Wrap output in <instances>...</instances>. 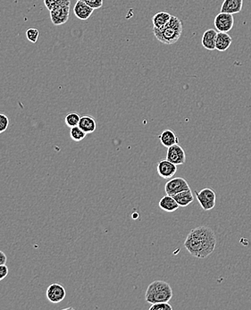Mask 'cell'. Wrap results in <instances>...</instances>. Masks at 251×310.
I'll list each match as a JSON object with an SVG mask.
<instances>
[{
    "label": "cell",
    "mask_w": 251,
    "mask_h": 310,
    "mask_svg": "<svg viewBox=\"0 0 251 310\" xmlns=\"http://www.w3.org/2000/svg\"><path fill=\"white\" fill-rule=\"evenodd\" d=\"M217 242L215 231L210 227L202 225L190 231L184 242V247L192 257L203 259L213 253Z\"/></svg>",
    "instance_id": "6da1fadb"
},
{
    "label": "cell",
    "mask_w": 251,
    "mask_h": 310,
    "mask_svg": "<svg viewBox=\"0 0 251 310\" xmlns=\"http://www.w3.org/2000/svg\"><path fill=\"white\" fill-rule=\"evenodd\" d=\"M153 33L156 40L161 43L165 45H174L179 41L182 36L183 23L178 17L172 15L169 23L163 28H153Z\"/></svg>",
    "instance_id": "7a4b0ae2"
},
{
    "label": "cell",
    "mask_w": 251,
    "mask_h": 310,
    "mask_svg": "<svg viewBox=\"0 0 251 310\" xmlns=\"http://www.w3.org/2000/svg\"><path fill=\"white\" fill-rule=\"evenodd\" d=\"M173 298L170 284L164 281H155L149 284L145 293V300L149 304L169 302Z\"/></svg>",
    "instance_id": "3957f363"
},
{
    "label": "cell",
    "mask_w": 251,
    "mask_h": 310,
    "mask_svg": "<svg viewBox=\"0 0 251 310\" xmlns=\"http://www.w3.org/2000/svg\"><path fill=\"white\" fill-rule=\"evenodd\" d=\"M195 195L204 211H210L216 207L217 195L213 189L210 188H204L200 191L195 190Z\"/></svg>",
    "instance_id": "277c9868"
},
{
    "label": "cell",
    "mask_w": 251,
    "mask_h": 310,
    "mask_svg": "<svg viewBox=\"0 0 251 310\" xmlns=\"http://www.w3.org/2000/svg\"><path fill=\"white\" fill-rule=\"evenodd\" d=\"M187 189H190V185L183 177L171 178L164 185V191L170 196H174L175 194Z\"/></svg>",
    "instance_id": "5b68a950"
},
{
    "label": "cell",
    "mask_w": 251,
    "mask_h": 310,
    "mask_svg": "<svg viewBox=\"0 0 251 310\" xmlns=\"http://www.w3.org/2000/svg\"><path fill=\"white\" fill-rule=\"evenodd\" d=\"M234 24V18L231 14L222 13L216 16L214 21V25L217 31L220 32H228L232 30Z\"/></svg>",
    "instance_id": "8992f818"
},
{
    "label": "cell",
    "mask_w": 251,
    "mask_h": 310,
    "mask_svg": "<svg viewBox=\"0 0 251 310\" xmlns=\"http://www.w3.org/2000/svg\"><path fill=\"white\" fill-rule=\"evenodd\" d=\"M50 19L52 21L54 25L59 26L65 24L69 19L70 15V6H63L59 8H55L50 11Z\"/></svg>",
    "instance_id": "52a82bcc"
},
{
    "label": "cell",
    "mask_w": 251,
    "mask_h": 310,
    "mask_svg": "<svg viewBox=\"0 0 251 310\" xmlns=\"http://www.w3.org/2000/svg\"><path fill=\"white\" fill-rule=\"evenodd\" d=\"M65 289L60 284H51L47 289V299L53 304L61 302L62 300L65 299Z\"/></svg>",
    "instance_id": "ba28073f"
},
{
    "label": "cell",
    "mask_w": 251,
    "mask_h": 310,
    "mask_svg": "<svg viewBox=\"0 0 251 310\" xmlns=\"http://www.w3.org/2000/svg\"><path fill=\"white\" fill-rule=\"evenodd\" d=\"M157 174L164 179H171L177 172V166L166 159H161L157 162Z\"/></svg>",
    "instance_id": "9c48e42d"
},
{
    "label": "cell",
    "mask_w": 251,
    "mask_h": 310,
    "mask_svg": "<svg viewBox=\"0 0 251 310\" xmlns=\"http://www.w3.org/2000/svg\"><path fill=\"white\" fill-rule=\"evenodd\" d=\"M166 159L170 162L174 163L176 166L183 165L186 161V154L179 144H175L168 148Z\"/></svg>",
    "instance_id": "30bf717a"
},
{
    "label": "cell",
    "mask_w": 251,
    "mask_h": 310,
    "mask_svg": "<svg viewBox=\"0 0 251 310\" xmlns=\"http://www.w3.org/2000/svg\"><path fill=\"white\" fill-rule=\"evenodd\" d=\"M94 9L80 0H77L73 8V13L78 19L88 20L93 14Z\"/></svg>",
    "instance_id": "8fae6325"
},
{
    "label": "cell",
    "mask_w": 251,
    "mask_h": 310,
    "mask_svg": "<svg viewBox=\"0 0 251 310\" xmlns=\"http://www.w3.org/2000/svg\"><path fill=\"white\" fill-rule=\"evenodd\" d=\"M160 142L165 148H170L175 144H179V138L175 134V132L170 129L164 130L162 133L158 135Z\"/></svg>",
    "instance_id": "7c38bea8"
},
{
    "label": "cell",
    "mask_w": 251,
    "mask_h": 310,
    "mask_svg": "<svg viewBox=\"0 0 251 310\" xmlns=\"http://www.w3.org/2000/svg\"><path fill=\"white\" fill-rule=\"evenodd\" d=\"M243 7V0H224L221 6L222 13H228L231 15L238 14Z\"/></svg>",
    "instance_id": "4fadbf2b"
},
{
    "label": "cell",
    "mask_w": 251,
    "mask_h": 310,
    "mask_svg": "<svg viewBox=\"0 0 251 310\" xmlns=\"http://www.w3.org/2000/svg\"><path fill=\"white\" fill-rule=\"evenodd\" d=\"M217 30L215 29H208L205 30L202 36L201 44L205 50L213 51L216 50V42H217Z\"/></svg>",
    "instance_id": "5bb4252c"
},
{
    "label": "cell",
    "mask_w": 251,
    "mask_h": 310,
    "mask_svg": "<svg viewBox=\"0 0 251 310\" xmlns=\"http://www.w3.org/2000/svg\"><path fill=\"white\" fill-rule=\"evenodd\" d=\"M232 38L227 32H217L216 50L220 52H225L232 45Z\"/></svg>",
    "instance_id": "9a60e30c"
},
{
    "label": "cell",
    "mask_w": 251,
    "mask_h": 310,
    "mask_svg": "<svg viewBox=\"0 0 251 310\" xmlns=\"http://www.w3.org/2000/svg\"><path fill=\"white\" fill-rule=\"evenodd\" d=\"M173 197L175 198L176 202L182 208L188 207L189 205L191 204L193 201H194V196H193V193L191 191V189L183 190L182 192L175 194Z\"/></svg>",
    "instance_id": "2e32d148"
},
{
    "label": "cell",
    "mask_w": 251,
    "mask_h": 310,
    "mask_svg": "<svg viewBox=\"0 0 251 310\" xmlns=\"http://www.w3.org/2000/svg\"><path fill=\"white\" fill-rule=\"evenodd\" d=\"M158 206L162 210L169 212V213L176 211L180 208V206L175 201V198L170 196V195H168V194L160 200Z\"/></svg>",
    "instance_id": "e0dca14e"
},
{
    "label": "cell",
    "mask_w": 251,
    "mask_h": 310,
    "mask_svg": "<svg viewBox=\"0 0 251 310\" xmlns=\"http://www.w3.org/2000/svg\"><path fill=\"white\" fill-rule=\"evenodd\" d=\"M78 126L83 131L84 133L89 134L95 132L97 124L95 119L91 115H84L80 118Z\"/></svg>",
    "instance_id": "ac0fdd59"
},
{
    "label": "cell",
    "mask_w": 251,
    "mask_h": 310,
    "mask_svg": "<svg viewBox=\"0 0 251 310\" xmlns=\"http://www.w3.org/2000/svg\"><path fill=\"white\" fill-rule=\"evenodd\" d=\"M172 15L168 12H159L153 16V28L160 29L166 25L171 19Z\"/></svg>",
    "instance_id": "d6986e66"
},
{
    "label": "cell",
    "mask_w": 251,
    "mask_h": 310,
    "mask_svg": "<svg viewBox=\"0 0 251 310\" xmlns=\"http://www.w3.org/2000/svg\"><path fill=\"white\" fill-rule=\"evenodd\" d=\"M46 8L51 11L55 8L63 7V6H70L71 0H43Z\"/></svg>",
    "instance_id": "ffe728a7"
},
{
    "label": "cell",
    "mask_w": 251,
    "mask_h": 310,
    "mask_svg": "<svg viewBox=\"0 0 251 310\" xmlns=\"http://www.w3.org/2000/svg\"><path fill=\"white\" fill-rule=\"evenodd\" d=\"M87 135V133H84L83 131L79 127V126H75V127H72L70 130V137L73 141H81V140L85 139V137Z\"/></svg>",
    "instance_id": "44dd1931"
},
{
    "label": "cell",
    "mask_w": 251,
    "mask_h": 310,
    "mask_svg": "<svg viewBox=\"0 0 251 310\" xmlns=\"http://www.w3.org/2000/svg\"><path fill=\"white\" fill-rule=\"evenodd\" d=\"M80 117L76 113H70L65 117V125L68 126L69 128L71 129L72 127H75L79 125Z\"/></svg>",
    "instance_id": "7402d4cb"
},
{
    "label": "cell",
    "mask_w": 251,
    "mask_h": 310,
    "mask_svg": "<svg viewBox=\"0 0 251 310\" xmlns=\"http://www.w3.org/2000/svg\"><path fill=\"white\" fill-rule=\"evenodd\" d=\"M38 35H39V32H38V29L31 28V29L27 30L26 37L29 42L36 43V42H38Z\"/></svg>",
    "instance_id": "603a6c76"
},
{
    "label": "cell",
    "mask_w": 251,
    "mask_h": 310,
    "mask_svg": "<svg viewBox=\"0 0 251 310\" xmlns=\"http://www.w3.org/2000/svg\"><path fill=\"white\" fill-rule=\"evenodd\" d=\"M149 310H173V306L168 302H160L152 304Z\"/></svg>",
    "instance_id": "cb8c5ba5"
},
{
    "label": "cell",
    "mask_w": 251,
    "mask_h": 310,
    "mask_svg": "<svg viewBox=\"0 0 251 310\" xmlns=\"http://www.w3.org/2000/svg\"><path fill=\"white\" fill-rule=\"evenodd\" d=\"M9 125V119L4 113H0V134L6 132Z\"/></svg>",
    "instance_id": "d4e9b609"
},
{
    "label": "cell",
    "mask_w": 251,
    "mask_h": 310,
    "mask_svg": "<svg viewBox=\"0 0 251 310\" xmlns=\"http://www.w3.org/2000/svg\"><path fill=\"white\" fill-rule=\"evenodd\" d=\"M80 1H82L84 3H86L88 6H90V7L93 8L94 10L102 8L103 0H80Z\"/></svg>",
    "instance_id": "484cf974"
},
{
    "label": "cell",
    "mask_w": 251,
    "mask_h": 310,
    "mask_svg": "<svg viewBox=\"0 0 251 310\" xmlns=\"http://www.w3.org/2000/svg\"><path fill=\"white\" fill-rule=\"evenodd\" d=\"M8 267L6 265H0V281L4 280L5 278L8 276Z\"/></svg>",
    "instance_id": "4316f807"
},
{
    "label": "cell",
    "mask_w": 251,
    "mask_h": 310,
    "mask_svg": "<svg viewBox=\"0 0 251 310\" xmlns=\"http://www.w3.org/2000/svg\"><path fill=\"white\" fill-rule=\"evenodd\" d=\"M8 261V257L6 256V254L0 250V265H6Z\"/></svg>",
    "instance_id": "83f0119b"
}]
</instances>
